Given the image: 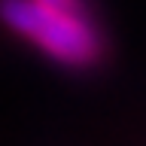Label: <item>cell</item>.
Wrapping results in <instances>:
<instances>
[{
    "instance_id": "obj_1",
    "label": "cell",
    "mask_w": 146,
    "mask_h": 146,
    "mask_svg": "<svg viewBox=\"0 0 146 146\" xmlns=\"http://www.w3.org/2000/svg\"><path fill=\"white\" fill-rule=\"evenodd\" d=\"M0 21L67 67H88L104 49L100 34L79 9H55L40 0H0Z\"/></svg>"
},
{
    "instance_id": "obj_2",
    "label": "cell",
    "mask_w": 146,
    "mask_h": 146,
    "mask_svg": "<svg viewBox=\"0 0 146 146\" xmlns=\"http://www.w3.org/2000/svg\"><path fill=\"white\" fill-rule=\"evenodd\" d=\"M40 3L55 6V9H79V12H85V9H82V0H40Z\"/></svg>"
}]
</instances>
